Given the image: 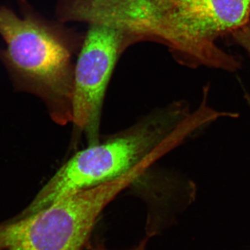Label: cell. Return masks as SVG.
Wrapping results in <instances>:
<instances>
[{
	"instance_id": "obj_1",
	"label": "cell",
	"mask_w": 250,
	"mask_h": 250,
	"mask_svg": "<svg viewBox=\"0 0 250 250\" xmlns=\"http://www.w3.org/2000/svg\"><path fill=\"white\" fill-rule=\"evenodd\" d=\"M22 18L0 6V35L6 47L0 60L15 88L43 100L51 118L61 125L72 120L75 57L84 33L49 21L27 0H18Z\"/></svg>"
},
{
	"instance_id": "obj_6",
	"label": "cell",
	"mask_w": 250,
	"mask_h": 250,
	"mask_svg": "<svg viewBox=\"0 0 250 250\" xmlns=\"http://www.w3.org/2000/svg\"><path fill=\"white\" fill-rule=\"evenodd\" d=\"M147 239L143 240L141 243H139V246L135 247L132 249L129 250H146V246H147ZM91 250H110L107 249L103 244L101 243H98L95 246L91 247Z\"/></svg>"
},
{
	"instance_id": "obj_5",
	"label": "cell",
	"mask_w": 250,
	"mask_h": 250,
	"mask_svg": "<svg viewBox=\"0 0 250 250\" xmlns=\"http://www.w3.org/2000/svg\"><path fill=\"white\" fill-rule=\"evenodd\" d=\"M139 38L103 24H90L74 71L72 123L89 146L99 143L102 107L113 70L122 54Z\"/></svg>"
},
{
	"instance_id": "obj_2",
	"label": "cell",
	"mask_w": 250,
	"mask_h": 250,
	"mask_svg": "<svg viewBox=\"0 0 250 250\" xmlns=\"http://www.w3.org/2000/svg\"><path fill=\"white\" fill-rule=\"evenodd\" d=\"M203 118L184 105L154 112L124 132L77 152L57 171L24 211L119 178L149 156L169 150L204 126Z\"/></svg>"
},
{
	"instance_id": "obj_4",
	"label": "cell",
	"mask_w": 250,
	"mask_h": 250,
	"mask_svg": "<svg viewBox=\"0 0 250 250\" xmlns=\"http://www.w3.org/2000/svg\"><path fill=\"white\" fill-rule=\"evenodd\" d=\"M250 15V0H172L166 46L185 62L233 70L236 62L217 39L246 24Z\"/></svg>"
},
{
	"instance_id": "obj_3",
	"label": "cell",
	"mask_w": 250,
	"mask_h": 250,
	"mask_svg": "<svg viewBox=\"0 0 250 250\" xmlns=\"http://www.w3.org/2000/svg\"><path fill=\"white\" fill-rule=\"evenodd\" d=\"M141 174L119 178L62 197L0 223V250H83L99 215Z\"/></svg>"
},
{
	"instance_id": "obj_7",
	"label": "cell",
	"mask_w": 250,
	"mask_h": 250,
	"mask_svg": "<svg viewBox=\"0 0 250 250\" xmlns=\"http://www.w3.org/2000/svg\"></svg>"
}]
</instances>
